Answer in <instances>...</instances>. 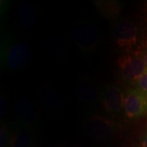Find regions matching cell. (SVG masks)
Returning a JSON list of instances; mask_svg holds the SVG:
<instances>
[{
  "label": "cell",
  "instance_id": "7a4b0ae2",
  "mask_svg": "<svg viewBox=\"0 0 147 147\" xmlns=\"http://www.w3.org/2000/svg\"><path fill=\"white\" fill-rule=\"evenodd\" d=\"M123 110L129 119H137L147 110V96L137 89L129 90L124 94Z\"/></svg>",
  "mask_w": 147,
  "mask_h": 147
},
{
  "label": "cell",
  "instance_id": "7c38bea8",
  "mask_svg": "<svg viewBox=\"0 0 147 147\" xmlns=\"http://www.w3.org/2000/svg\"><path fill=\"white\" fill-rule=\"evenodd\" d=\"M7 133L6 131V127L4 126H2L1 127V146H4L7 142Z\"/></svg>",
  "mask_w": 147,
  "mask_h": 147
},
{
  "label": "cell",
  "instance_id": "3957f363",
  "mask_svg": "<svg viewBox=\"0 0 147 147\" xmlns=\"http://www.w3.org/2000/svg\"><path fill=\"white\" fill-rule=\"evenodd\" d=\"M113 34L116 42L120 47L131 48L137 43V27L129 21L117 23L113 29Z\"/></svg>",
  "mask_w": 147,
  "mask_h": 147
},
{
  "label": "cell",
  "instance_id": "8992f818",
  "mask_svg": "<svg viewBox=\"0 0 147 147\" xmlns=\"http://www.w3.org/2000/svg\"><path fill=\"white\" fill-rule=\"evenodd\" d=\"M30 57V48L26 42H18L9 49L7 54V64L12 69L23 67Z\"/></svg>",
  "mask_w": 147,
  "mask_h": 147
},
{
  "label": "cell",
  "instance_id": "ba28073f",
  "mask_svg": "<svg viewBox=\"0 0 147 147\" xmlns=\"http://www.w3.org/2000/svg\"><path fill=\"white\" fill-rule=\"evenodd\" d=\"M16 115L22 122L30 123L36 117V109L30 100L23 98L18 100L16 106Z\"/></svg>",
  "mask_w": 147,
  "mask_h": 147
},
{
  "label": "cell",
  "instance_id": "52a82bcc",
  "mask_svg": "<svg viewBox=\"0 0 147 147\" xmlns=\"http://www.w3.org/2000/svg\"><path fill=\"white\" fill-rule=\"evenodd\" d=\"M124 94L118 87H111L107 88L104 94L103 104L106 111L118 112L123 108Z\"/></svg>",
  "mask_w": 147,
  "mask_h": 147
},
{
  "label": "cell",
  "instance_id": "5bb4252c",
  "mask_svg": "<svg viewBox=\"0 0 147 147\" xmlns=\"http://www.w3.org/2000/svg\"><path fill=\"white\" fill-rule=\"evenodd\" d=\"M142 59H143V61H144V62H145V65H146V66L147 68V52L144 54Z\"/></svg>",
  "mask_w": 147,
  "mask_h": 147
},
{
  "label": "cell",
  "instance_id": "30bf717a",
  "mask_svg": "<svg viewBox=\"0 0 147 147\" xmlns=\"http://www.w3.org/2000/svg\"><path fill=\"white\" fill-rule=\"evenodd\" d=\"M30 143V135L26 131L17 132L11 139V147H29Z\"/></svg>",
  "mask_w": 147,
  "mask_h": 147
},
{
  "label": "cell",
  "instance_id": "277c9868",
  "mask_svg": "<svg viewBox=\"0 0 147 147\" xmlns=\"http://www.w3.org/2000/svg\"><path fill=\"white\" fill-rule=\"evenodd\" d=\"M114 127V123L104 117L94 115L87 121L85 130L90 137L96 139H105L112 133Z\"/></svg>",
  "mask_w": 147,
  "mask_h": 147
},
{
  "label": "cell",
  "instance_id": "4fadbf2b",
  "mask_svg": "<svg viewBox=\"0 0 147 147\" xmlns=\"http://www.w3.org/2000/svg\"><path fill=\"white\" fill-rule=\"evenodd\" d=\"M140 147H147V132L146 133L145 137H143V139L142 140V142H141Z\"/></svg>",
  "mask_w": 147,
  "mask_h": 147
},
{
  "label": "cell",
  "instance_id": "5b68a950",
  "mask_svg": "<svg viewBox=\"0 0 147 147\" xmlns=\"http://www.w3.org/2000/svg\"><path fill=\"white\" fill-rule=\"evenodd\" d=\"M74 38L81 48L88 50L96 45L99 35L94 26L91 24H81L74 30Z\"/></svg>",
  "mask_w": 147,
  "mask_h": 147
},
{
  "label": "cell",
  "instance_id": "6da1fadb",
  "mask_svg": "<svg viewBox=\"0 0 147 147\" xmlns=\"http://www.w3.org/2000/svg\"><path fill=\"white\" fill-rule=\"evenodd\" d=\"M118 65L123 76L127 79L136 82L147 70L146 66L142 57L129 54L123 55L118 60Z\"/></svg>",
  "mask_w": 147,
  "mask_h": 147
},
{
  "label": "cell",
  "instance_id": "9c48e42d",
  "mask_svg": "<svg viewBox=\"0 0 147 147\" xmlns=\"http://www.w3.org/2000/svg\"><path fill=\"white\" fill-rule=\"evenodd\" d=\"M18 20L21 26L26 29H30L35 26L37 21L35 11L31 6L25 4L19 9Z\"/></svg>",
  "mask_w": 147,
  "mask_h": 147
},
{
  "label": "cell",
  "instance_id": "8fae6325",
  "mask_svg": "<svg viewBox=\"0 0 147 147\" xmlns=\"http://www.w3.org/2000/svg\"><path fill=\"white\" fill-rule=\"evenodd\" d=\"M137 90L147 96V70L135 82Z\"/></svg>",
  "mask_w": 147,
  "mask_h": 147
}]
</instances>
